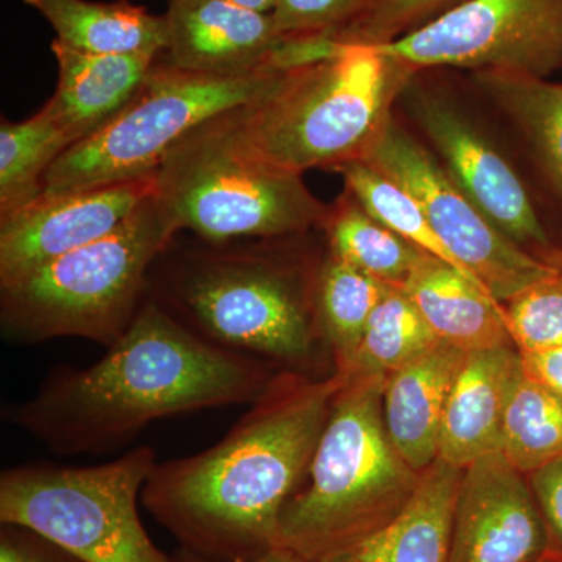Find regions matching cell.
Segmentation results:
<instances>
[{"instance_id":"6","label":"cell","mask_w":562,"mask_h":562,"mask_svg":"<svg viewBox=\"0 0 562 562\" xmlns=\"http://www.w3.org/2000/svg\"><path fill=\"white\" fill-rule=\"evenodd\" d=\"M179 233L154 192L105 238L2 281L3 336L22 344L81 338L109 349L131 327L151 268Z\"/></svg>"},{"instance_id":"39","label":"cell","mask_w":562,"mask_h":562,"mask_svg":"<svg viewBox=\"0 0 562 562\" xmlns=\"http://www.w3.org/2000/svg\"><path fill=\"white\" fill-rule=\"evenodd\" d=\"M561 265H562V261H561Z\"/></svg>"},{"instance_id":"13","label":"cell","mask_w":562,"mask_h":562,"mask_svg":"<svg viewBox=\"0 0 562 562\" xmlns=\"http://www.w3.org/2000/svg\"><path fill=\"white\" fill-rule=\"evenodd\" d=\"M547 532L525 473L490 454L462 471L449 562H538Z\"/></svg>"},{"instance_id":"21","label":"cell","mask_w":562,"mask_h":562,"mask_svg":"<svg viewBox=\"0 0 562 562\" xmlns=\"http://www.w3.org/2000/svg\"><path fill=\"white\" fill-rule=\"evenodd\" d=\"M38 11L55 40L88 54L162 55L168 47L165 14L155 16L128 0H22Z\"/></svg>"},{"instance_id":"34","label":"cell","mask_w":562,"mask_h":562,"mask_svg":"<svg viewBox=\"0 0 562 562\" xmlns=\"http://www.w3.org/2000/svg\"><path fill=\"white\" fill-rule=\"evenodd\" d=\"M524 372L562 401V347L520 351Z\"/></svg>"},{"instance_id":"8","label":"cell","mask_w":562,"mask_h":562,"mask_svg":"<svg viewBox=\"0 0 562 562\" xmlns=\"http://www.w3.org/2000/svg\"><path fill=\"white\" fill-rule=\"evenodd\" d=\"M157 452L136 447L91 468L22 464L0 476V522L36 532L81 562H173L140 524Z\"/></svg>"},{"instance_id":"38","label":"cell","mask_w":562,"mask_h":562,"mask_svg":"<svg viewBox=\"0 0 562 562\" xmlns=\"http://www.w3.org/2000/svg\"><path fill=\"white\" fill-rule=\"evenodd\" d=\"M538 562H562V561L557 560V558L543 557L542 560H539Z\"/></svg>"},{"instance_id":"18","label":"cell","mask_w":562,"mask_h":562,"mask_svg":"<svg viewBox=\"0 0 562 562\" xmlns=\"http://www.w3.org/2000/svg\"><path fill=\"white\" fill-rule=\"evenodd\" d=\"M58 65L55 94L46 103L74 140L90 138L138 94L161 55L88 54L54 40Z\"/></svg>"},{"instance_id":"26","label":"cell","mask_w":562,"mask_h":562,"mask_svg":"<svg viewBox=\"0 0 562 562\" xmlns=\"http://www.w3.org/2000/svg\"><path fill=\"white\" fill-rule=\"evenodd\" d=\"M439 342L405 290L391 286L372 313L349 366L336 372L387 376Z\"/></svg>"},{"instance_id":"27","label":"cell","mask_w":562,"mask_h":562,"mask_svg":"<svg viewBox=\"0 0 562 562\" xmlns=\"http://www.w3.org/2000/svg\"><path fill=\"white\" fill-rule=\"evenodd\" d=\"M502 454L525 475L562 458V401L525 372L506 409Z\"/></svg>"},{"instance_id":"31","label":"cell","mask_w":562,"mask_h":562,"mask_svg":"<svg viewBox=\"0 0 562 562\" xmlns=\"http://www.w3.org/2000/svg\"><path fill=\"white\" fill-rule=\"evenodd\" d=\"M461 2L464 0H386L368 18L328 41L368 46L387 43L401 38L405 33L416 31L432 18Z\"/></svg>"},{"instance_id":"1","label":"cell","mask_w":562,"mask_h":562,"mask_svg":"<svg viewBox=\"0 0 562 562\" xmlns=\"http://www.w3.org/2000/svg\"><path fill=\"white\" fill-rule=\"evenodd\" d=\"M273 376L266 362L206 341L146 297L105 357L55 368L3 416L60 457L102 454L162 417L254 403Z\"/></svg>"},{"instance_id":"19","label":"cell","mask_w":562,"mask_h":562,"mask_svg":"<svg viewBox=\"0 0 562 562\" xmlns=\"http://www.w3.org/2000/svg\"><path fill=\"white\" fill-rule=\"evenodd\" d=\"M402 288L439 341L465 353L514 344L501 302L449 262L425 251Z\"/></svg>"},{"instance_id":"15","label":"cell","mask_w":562,"mask_h":562,"mask_svg":"<svg viewBox=\"0 0 562 562\" xmlns=\"http://www.w3.org/2000/svg\"><path fill=\"white\" fill-rule=\"evenodd\" d=\"M168 47L176 68L210 76H251L283 66L284 41L272 13L227 0H168Z\"/></svg>"},{"instance_id":"14","label":"cell","mask_w":562,"mask_h":562,"mask_svg":"<svg viewBox=\"0 0 562 562\" xmlns=\"http://www.w3.org/2000/svg\"><path fill=\"white\" fill-rule=\"evenodd\" d=\"M412 110L465 198L520 247L549 249V236L509 162L457 110L430 92H416Z\"/></svg>"},{"instance_id":"30","label":"cell","mask_w":562,"mask_h":562,"mask_svg":"<svg viewBox=\"0 0 562 562\" xmlns=\"http://www.w3.org/2000/svg\"><path fill=\"white\" fill-rule=\"evenodd\" d=\"M386 0H279L273 21L284 41L333 40Z\"/></svg>"},{"instance_id":"37","label":"cell","mask_w":562,"mask_h":562,"mask_svg":"<svg viewBox=\"0 0 562 562\" xmlns=\"http://www.w3.org/2000/svg\"><path fill=\"white\" fill-rule=\"evenodd\" d=\"M319 562H366V560L360 549H353L331 554V557L324 558Z\"/></svg>"},{"instance_id":"5","label":"cell","mask_w":562,"mask_h":562,"mask_svg":"<svg viewBox=\"0 0 562 562\" xmlns=\"http://www.w3.org/2000/svg\"><path fill=\"white\" fill-rule=\"evenodd\" d=\"M147 297L206 341L291 368L305 366L324 335L316 292L260 246L172 243L151 268Z\"/></svg>"},{"instance_id":"3","label":"cell","mask_w":562,"mask_h":562,"mask_svg":"<svg viewBox=\"0 0 562 562\" xmlns=\"http://www.w3.org/2000/svg\"><path fill=\"white\" fill-rule=\"evenodd\" d=\"M330 44L327 57L284 70L268 94L232 111L246 146L281 171L364 160L419 74L373 46Z\"/></svg>"},{"instance_id":"9","label":"cell","mask_w":562,"mask_h":562,"mask_svg":"<svg viewBox=\"0 0 562 562\" xmlns=\"http://www.w3.org/2000/svg\"><path fill=\"white\" fill-rule=\"evenodd\" d=\"M284 70L210 76L176 68L161 55L127 106L102 131L70 147L50 166L44 176L43 192L151 176L194 128L258 101L279 83Z\"/></svg>"},{"instance_id":"24","label":"cell","mask_w":562,"mask_h":562,"mask_svg":"<svg viewBox=\"0 0 562 562\" xmlns=\"http://www.w3.org/2000/svg\"><path fill=\"white\" fill-rule=\"evenodd\" d=\"M390 288L333 254L321 266L316 313L335 357V371H344L349 366L372 313Z\"/></svg>"},{"instance_id":"35","label":"cell","mask_w":562,"mask_h":562,"mask_svg":"<svg viewBox=\"0 0 562 562\" xmlns=\"http://www.w3.org/2000/svg\"><path fill=\"white\" fill-rule=\"evenodd\" d=\"M173 562H220L209 560V558H203L201 554L192 553L190 550L180 549L179 552L173 554ZM247 562H306L303 558L299 557V554L290 552V550L281 549V547H276V549L269 550L268 553L261 554V557L255 558V560Z\"/></svg>"},{"instance_id":"29","label":"cell","mask_w":562,"mask_h":562,"mask_svg":"<svg viewBox=\"0 0 562 562\" xmlns=\"http://www.w3.org/2000/svg\"><path fill=\"white\" fill-rule=\"evenodd\" d=\"M506 303V324L519 351L562 347V268Z\"/></svg>"},{"instance_id":"22","label":"cell","mask_w":562,"mask_h":562,"mask_svg":"<svg viewBox=\"0 0 562 562\" xmlns=\"http://www.w3.org/2000/svg\"><path fill=\"white\" fill-rule=\"evenodd\" d=\"M74 146L49 106L21 122L0 125V217L35 201L50 166Z\"/></svg>"},{"instance_id":"33","label":"cell","mask_w":562,"mask_h":562,"mask_svg":"<svg viewBox=\"0 0 562 562\" xmlns=\"http://www.w3.org/2000/svg\"><path fill=\"white\" fill-rule=\"evenodd\" d=\"M3 527L5 528L0 539V562H81L60 547L55 550L44 549V538H41V541H32V538H24L20 532H14L10 525Z\"/></svg>"},{"instance_id":"25","label":"cell","mask_w":562,"mask_h":562,"mask_svg":"<svg viewBox=\"0 0 562 562\" xmlns=\"http://www.w3.org/2000/svg\"><path fill=\"white\" fill-rule=\"evenodd\" d=\"M322 227L327 231L330 254L390 286L402 288L425 254L372 217L355 199L328 211Z\"/></svg>"},{"instance_id":"7","label":"cell","mask_w":562,"mask_h":562,"mask_svg":"<svg viewBox=\"0 0 562 562\" xmlns=\"http://www.w3.org/2000/svg\"><path fill=\"white\" fill-rule=\"evenodd\" d=\"M232 111L194 128L155 172V194L180 232L220 244L283 238L324 225L330 209L302 176L257 157L236 131Z\"/></svg>"},{"instance_id":"16","label":"cell","mask_w":562,"mask_h":562,"mask_svg":"<svg viewBox=\"0 0 562 562\" xmlns=\"http://www.w3.org/2000/svg\"><path fill=\"white\" fill-rule=\"evenodd\" d=\"M522 373L516 344L465 355L443 414L441 460L465 469L480 458L502 453L506 409Z\"/></svg>"},{"instance_id":"36","label":"cell","mask_w":562,"mask_h":562,"mask_svg":"<svg viewBox=\"0 0 562 562\" xmlns=\"http://www.w3.org/2000/svg\"><path fill=\"white\" fill-rule=\"evenodd\" d=\"M227 2L236 3L244 9L261 11V13H273L279 0H227Z\"/></svg>"},{"instance_id":"32","label":"cell","mask_w":562,"mask_h":562,"mask_svg":"<svg viewBox=\"0 0 562 562\" xmlns=\"http://www.w3.org/2000/svg\"><path fill=\"white\" fill-rule=\"evenodd\" d=\"M547 532L546 557L562 561V458L528 473Z\"/></svg>"},{"instance_id":"28","label":"cell","mask_w":562,"mask_h":562,"mask_svg":"<svg viewBox=\"0 0 562 562\" xmlns=\"http://www.w3.org/2000/svg\"><path fill=\"white\" fill-rule=\"evenodd\" d=\"M335 172L341 173L351 198L360 203L362 209L368 211L372 217L382 222L383 225L397 233L406 241L412 243L417 249L449 262V265L460 269L469 279H472L443 246L441 239L432 231L419 202L405 188L395 183L384 173L376 171L373 166L366 161L346 162V165L336 168ZM475 283H479V281H475Z\"/></svg>"},{"instance_id":"12","label":"cell","mask_w":562,"mask_h":562,"mask_svg":"<svg viewBox=\"0 0 562 562\" xmlns=\"http://www.w3.org/2000/svg\"><path fill=\"white\" fill-rule=\"evenodd\" d=\"M157 190L155 173L61 192H41L0 217V283L105 238Z\"/></svg>"},{"instance_id":"23","label":"cell","mask_w":562,"mask_h":562,"mask_svg":"<svg viewBox=\"0 0 562 562\" xmlns=\"http://www.w3.org/2000/svg\"><path fill=\"white\" fill-rule=\"evenodd\" d=\"M475 80L530 139L562 195V83L506 70L475 72Z\"/></svg>"},{"instance_id":"2","label":"cell","mask_w":562,"mask_h":562,"mask_svg":"<svg viewBox=\"0 0 562 562\" xmlns=\"http://www.w3.org/2000/svg\"><path fill=\"white\" fill-rule=\"evenodd\" d=\"M341 372L280 373L216 446L157 462L144 506L181 549L247 562L277 547L281 509L305 482Z\"/></svg>"},{"instance_id":"4","label":"cell","mask_w":562,"mask_h":562,"mask_svg":"<svg viewBox=\"0 0 562 562\" xmlns=\"http://www.w3.org/2000/svg\"><path fill=\"white\" fill-rule=\"evenodd\" d=\"M344 376L305 476L308 484L280 514L277 547L306 562L358 549L384 530L420 480L384 427L386 376Z\"/></svg>"},{"instance_id":"11","label":"cell","mask_w":562,"mask_h":562,"mask_svg":"<svg viewBox=\"0 0 562 562\" xmlns=\"http://www.w3.org/2000/svg\"><path fill=\"white\" fill-rule=\"evenodd\" d=\"M362 161L401 184L419 202L447 250L495 301H512L525 288L562 268L532 257L498 231L465 198L441 162L394 120Z\"/></svg>"},{"instance_id":"10","label":"cell","mask_w":562,"mask_h":562,"mask_svg":"<svg viewBox=\"0 0 562 562\" xmlns=\"http://www.w3.org/2000/svg\"><path fill=\"white\" fill-rule=\"evenodd\" d=\"M373 47L416 72L506 70L549 79L562 68V0H464Z\"/></svg>"},{"instance_id":"20","label":"cell","mask_w":562,"mask_h":562,"mask_svg":"<svg viewBox=\"0 0 562 562\" xmlns=\"http://www.w3.org/2000/svg\"><path fill=\"white\" fill-rule=\"evenodd\" d=\"M462 471L438 458L420 472L397 519L358 547L366 562H449Z\"/></svg>"},{"instance_id":"17","label":"cell","mask_w":562,"mask_h":562,"mask_svg":"<svg viewBox=\"0 0 562 562\" xmlns=\"http://www.w3.org/2000/svg\"><path fill=\"white\" fill-rule=\"evenodd\" d=\"M465 355L441 341L386 376L384 427L403 461L417 473L439 458L443 414Z\"/></svg>"}]
</instances>
